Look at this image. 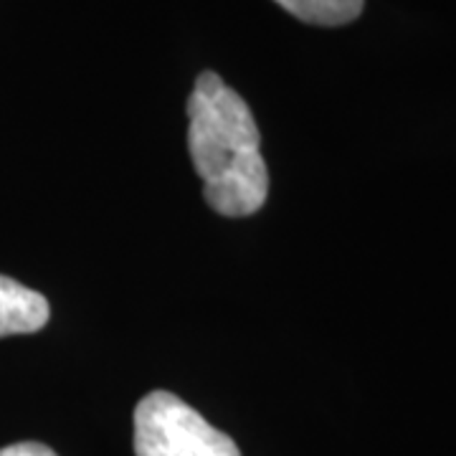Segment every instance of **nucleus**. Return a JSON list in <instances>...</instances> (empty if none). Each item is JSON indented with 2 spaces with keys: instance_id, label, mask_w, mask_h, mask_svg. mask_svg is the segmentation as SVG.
Here are the masks:
<instances>
[{
  "instance_id": "7ed1b4c3",
  "label": "nucleus",
  "mask_w": 456,
  "mask_h": 456,
  "mask_svg": "<svg viewBox=\"0 0 456 456\" xmlns=\"http://www.w3.org/2000/svg\"><path fill=\"white\" fill-rule=\"evenodd\" d=\"M49 317V299L44 294L0 274V338L38 332L46 327Z\"/></svg>"
},
{
  "instance_id": "20e7f679",
  "label": "nucleus",
  "mask_w": 456,
  "mask_h": 456,
  "mask_svg": "<svg viewBox=\"0 0 456 456\" xmlns=\"http://www.w3.org/2000/svg\"><path fill=\"white\" fill-rule=\"evenodd\" d=\"M284 11H289L312 26H345L362 13L365 0H277Z\"/></svg>"
},
{
  "instance_id": "f03ea898",
  "label": "nucleus",
  "mask_w": 456,
  "mask_h": 456,
  "mask_svg": "<svg viewBox=\"0 0 456 456\" xmlns=\"http://www.w3.org/2000/svg\"><path fill=\"white\" fill-rule=\"evenodd\" d=\"M137 456H241L236 441L213 428L175 393L152 391L134 408Z\"/></svg>"
},
{
  "instance_id": "f257e3e1",
  "label": "nucleus",
  "mask_w": 456,
  "mask_h": 456,
  "mask_svg": "<svg viewBox=\"0 0 456 456\" xmlns=\"http://www.w3.org/2000/svg\"><path fill=\"white\" fill-rule=\"evenodd\" d=\"M188 150L203 180V198L228 218L256 213L269 196L256 119L218 74L203 71L188 99Z\"/></svg>"
},
{
  "instance_id": "39448f33",
  "label": "nucleus",
  "mask_w": 456,
  "mask_h": 456,
  "mask_svg": "<svg viewBox=\"0 0 456 456\" xmlns=\"http://www.w3.org/2000/svg\"><path fill=\"white\" fill-rule=\"evenodd\" d=\"M0 456H59L53 449H49L46 444H38V441H20V444H11V446H3Z\"/></svg>"
}]
</instances>
